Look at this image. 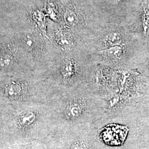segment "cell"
<instances>
[{
    "label": "cell",
    "mask_w": 149,
    "mask_h": 149,
    "mask_svg": "<svg viewBox=\"0 0 149 149\" xmlns=\"http://www.w3.org/2000/svg\"><path fill=\"white\" fill-rule=\"evenodd\" d=\"M85 103L82 100H74L71 102L65 111V115L70 120L78 119L83 114L85 109Z\"/></svg>",
    "instance_id": "6da1fadb"
},
{
    "label": "cell",
    "mask_w": 149,
    "mask_h": 149,
    "mask_svg": "<svg viewBox=\"0 0 149 149\" xmlns=\"http://www.w3.org/2000/svg\"><path fill=\"white\" fill-rule=\"evenodd\" d=\"M55 39L57 45L63 50H70L73 47L74 41L71 35L64 30L56 31L55 34Z\"/></svg>",
    "instance_id": "7a4b0ae2"
},
{
    "label": "cell",
    "mask_w": 149,
    "mask_h": 149,
    "mask_svg": "<svg viewBox=\"0 0 149 149\" xmlns=\"http://www.w3.org/2000/svg\"><path fill=\"white\" fill-rule=\"evenodd\" d=\"M64 20L68 27L74 28L79 26L80 23V15L74 6L70 5L66 7L64 13Z\"/></svg>",
    "instance_id": "3957f363"
},
{
    "label": "cell",
    "mask_w": 149,
    "mask_h": 149,
    "mask_svg": "<svg viewBox=\"0 0 149 149\" xmlns=\"http://www.w3.org/2000/svg\"><path fill=\"white\" fill-rule=\"evenodd\" d=\"M23 92V85L18 82L12 81L7 85L5 89L6 96L11 100H16L22 96Z\"/></svg>",
    "instance_id": "277c9868"
},
{
    "label": "cell",
    "mask_w": 149,
    "mask_h": 149,
    "mask_svg": "<svg viewBox=\"0 0 149 149\" xmlns=\"http://www.w3.org/2000/svg\"><path fill=\"white\" fill-rule=\"evenodd\" d=\"M124 52V48L121 45L109 47L100 50V53L109 59L117 60L120 59Z\"/></svg>",
    "instance_id": "5b68a950"
},
{
    "label": "cell",
    "mask_w": 149,
    "mask_h": 149,
    "mask_svg": "<svg viewBox=\"0 0 149 149\" xmlns=\"http://www.w3.org/2000/svg\"><path fill=\"white\" fill-rule=\"evenodd\" d=\"M142 26L144 36L146 40L149 38V1L144 0L142 2Z\"/></svg>",
    "instance_id": "8992f818"
},
{
    "label": "cell",
    "mask_w": 149,
    "mask_h": 149,
    "mask_svg": "<svg viewBox=\"0 0 149 149\" xmlns=\"http://www.w3.org/2000/svg\"><path fill=\"white\" fill-rule=\"evenodd\" d=\"M15 63L13 54L7 50L0 52V69H8L11 68Z\"/></svg>",
    "instance_id": "52a82bcc"
},
{
    "label": "cell",
    "mask_w": 149,
    "mask_h": 149,
    "mask_svg": "<svg viewBox=\"0 0 149 149\" xmlns=\"http://www.w3.org/2000/svg\"><path fill=\"white\" fill-rule=\"evenodd\" d=\"M122 43V37L118 32H111L108 34L104 39V43L108 47L121 45Z\"/></svg>",
    "instance_id": "ba28073f"
},
{
    "label": "cell",
    "mask_w": 149,
    "mask_h": 149,
    "mask_svg": "<svg viewBox=\"0 0 149 149\" xmlns=\"http://www.w3.org/2000/svg\"><path fill=\"white\" fill-rule=\"evenodd\" d=\"M36 114L33 112H25L19 118V124L22 127L30 126L36 119Z\"/></svg>",
    "instance_id": "9c48e42d"
},
{
    "label": "cell",
    "mask_w": 149,
    "mask_h": 149,
    "mask_svg": "<svg viewBox=\"0 0 149 149\" xmlns=\"http://www.w3.org/2000/svg\"><path fill=\"white\" fill-rule=\"evenodd\" d=\"M75 72V64L74 61L69 60L64 63L61 67V73L64 78L71 77Z\"/></svg>",
    "instance_id": "30bf717a"
},
{
    "label": "cell",
    "mask_w": 149,
    "mask_h": 149,
    "mask_svg": "<svg viewBox=\"0 0 149 149\" xmlns=\"http://www.w3.org/2000/svg\"><path fill=\"white\" fill-rule=\"evenodd\" d=\"M22 43L26 50L32 52L36 49V40L31 35H26L22 38Z\"/></svg>",
    "instance_id": "8fae6325"
},
{
    "label": "cell",
    "mask_w": 149,
    "mask_h": 149,
    "mask_svg": "<svg viewBox=\"0 0 149 149\" xmlns=\"http://www.w3.org/2000/svg\"><path fill=\"white\" fill-rule=\"evenodd\" d=\"M33 16L34 19L37 20V23L42 31L45 33V16L42 12L39 11H36L33 12Z\"/></svg>",
    "instance_id": "7c38bea8"
},
{
    "label": "cell",
    "mask_w": 149,
    "mask_h": 149,
    "mask_svg": "<svg viewBox=\"0 0 149 149\" xmlns=\"http://www.w3.org/2000/svg\"><path fill=\"white\" fill-rule=\"evenodd\" d=\"M47 12L48 15L50 16V17L56 20L58 19V15L56 13V10L55 7V6L53 3L51 2H49L47 6Z\"/></svg>",
    "instance_id": "4fadbf2b"
},
{
    "label": "cell",
    "mask_w": 149,
    "mask_h": 149,
    "mask_svg": "<svg viewBox=\"0 0 149 149\" xmlns=\"http://www.w3.org/2000/svg\"><path fill=\"white\" fill-rule=\"evenodd\" d=\"M70 149H90V146L85 142L77 141L71 145Z\"/></svg>",
    "instance_id": "5bb4252c"
},
{
    "label": "cell",
    "mask_w": 149,
    "mask_h": 149,
    "mask_svg": "<svg viewBox=\"0 0 149 149\" xmlns=\"http://www.w3.org/2000/svg\"><path fill=\"white\" fill-rule=\"evenodd\" d=\"M118 1H123V0H117Z\"/></svg>",
    "instance_id": "9a60e30c"
}]
</instances>
